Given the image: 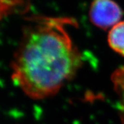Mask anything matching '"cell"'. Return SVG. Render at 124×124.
Returning a JSON list of instances; mask_svg holds the SVG:
<instances>
[{"label":"cell","mask_w":124,"mask_h":124,"mask_svg":"<svg viewBox=\"0 0 124 124\" xmlns=\"http://www.w3.org/2000/svg\"><path fill=\"white\" fill-rule=\"evenodd\" d=\"M77 26L68 17L35 15L28 19L14 56L12 79L29 97L56 94L79 70L81 54L68 31Z\"/></svg>","instance_id":"obj_1"},{"label":"cell","mask_w":124,"mask_h":124,"mask_svg":"<svg viewBox=\"0 0 124 124\" xmlns=\"http://www.w3.org/2000/svg\"><path fill=\"white\" fill-rule=\"evenodd\" d=\"M122 16V9L111 0H96L91 4L89 10L91 22L103 30H110L121 22Z\"/></svg>","instance_id":"obj_2"},{"label":"cell","mask_w":124,"mask_h":124,"mask_svg":"<svg viewBox=\"0 0 124 124\" xmlns=\"http://www.w3.org/2000/svg\"><path fill=\"white\" fill-rule=\"evenodd\" d=\"M111 80L118 98L119 112L121 124H124V65L112 72Z\"/></svg>","instance_id":"obj_3"},{"label":"cell","mask_w":124,"mask_h":124,"mask_svg":"<svg viewBox=\"0 0 124 124\" xmlns=\"http://www.w3.org/2000/svg\"><path fill=\"white\" fill-rule=\"evenodd\" d=\"M108 42L115 52L124 57V21H121L109 31Z\"/></svg>","instance_id":"obj_4"},{"label":"cell","mask_w":124,"mask_h":124,"mask_svg":"<svg viewBox=\"0 0 124 124\" xmlns=\"http://www.w3.org/2000/svg\"><path fill=\"white\" fill-rule=\"evenodd\" d=\"M1 17H2V16H1V15H0V19H1Z\"/></svg>","instance_id":"obj_5"}]
</instances>
